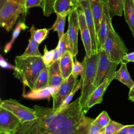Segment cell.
I'll return each mask as SVG.
<instances>
[{
	"label": "cell",
	"mask_w": 134,
	"mask_h": 134,
	"mask_svg": "<svg viewBox=\"0 0 134 134\" xmlns=\"http://www.w3.org/2000/svg\"><path fill=\"white\" fill-rule=\"evenodd\" d=\"M34 108L38 118L20 124L14 134H88L94 119L85 115L79 97L61 110L37 105Z\"/></svg>",
	"instance_id": "obj_1"
},
{
	"label": "cell",
	"mask_w": 134,
	"mask_h": 134,
	"mask_svg": "<svg viewBox=\"0 0 134 134\" xmlns=\"http://www.w3.org/2000/svg\"><path fill=\"white\" fill-rule=\"evenodd\" d=\"M15 63V77L23 83L24 89L28 86L30 90H33L39 74L46 66L42 57H24L18 55L16 57Z\"/></svg>",
	"instance_id": "obj_2"
},
{
	"label": "cell",
	"mask_w": 134,
	"mask_h": 134,
	"mask_svg": "<svg viewBox=\"0 0 134 134\" xmlns=\"http://www.w3.org/2000/svg\"><path fill=\"white\" fill-rule=\"evenodd\" d=\"M99 52L92 54L90 57L85 55L83 61L84 65V70L83 75L81 77L82 79V85L81 95L79 97L80 103L83 110L90 97L96 88L94 85V82L96 78Z\"/></svg>",
	"instance_id": "obj_3"
},
{
	"label": "cell",
	"mask_w": 134,
	"mask_h": 134,
	"mask_svg": "<svg viewBox=\"0 0 134 134\" xmlns=\"http://www.w3.org/2000/svg\"><path fill=\"white\" fill-rule=\"evenodd\" d=\"M103 50L110 61L119 63L128 53L127 48L114 28L109 31L103 44Z\"/></svg>",
	"instance_id": "obj_4"
},
{
	"label": "cell",
	"mask_w": 134,
	"mask_h": 134,
	"mask_svg": "<svg viewBox=\"0 0 134 134\" xmlns=\"http://www.w3.org/2000/svg\"><path fill=\"white\" fill-rule=\"evenodd\" d=\"M27 12L24 5L8 1L0 9V26L9 32L20 15L25 14Z\"/></svg>",
	"instance_id": "obj_5"
},
{
	"label": "cell",
	"mask_w": 134,
	"mask_h": 134,
	"mask_svg": "<svg viewBox=\"0 0 134 134\" xmlns=\"http://www.w3.org/2000/svg\"><path fill=\"white\" fill-rule=\"evenodd\" d=\"M119 64L118 62L110 61L104 50L100 51L94 82L95 87H98L106 80L111 82L114 79L116 69Z\"/></svg>",
	"instance_id": "obj_6"
},
{
	"label": "cell",
	"mask_w": 134,
	"mask_h": 134,
	"mask_svg": "<svg viewBox=\"0 0 134 134\" xmlns=\"http://www.w3.org/2000/svg\"><path fill=\"white\" fill-rule=\"evenodd\" d=\"M0 106L10 111L20 120V124L32 121L38 118L35 109L30 108L13 99H1Z\"/></svg>",
	"instance_id": "obj_7"
},
{
	"label": "cell",
	"mask_w": 134,
	"mask_h": 134,
	"mask_svg": "<svg viewBox=\"0 0 134 134\" xmlns=\"http://www.w3.org/2000/svg\"><path fill=\"white\" fill-rule=\"evenodd\" d=\"M68 29L66 31L69 42V50L73 57H76L78 53L77 38L80 29L79 13L77 10H74L68 15Z\"/></svg>",
	"instance_id": "obj_8"
},
{
	"label": "cell",
	"mask_w": 134,
	"mask_h": 134,
	"mask_svg": "<svg viewBox=\"0 0 134 134\" xmlns=\"http://www.w3.org/2000/svg\"><path fill=\"white\" fill-rule=\"evenodd\" d=\"M80 6L84 11L87 26L90 32L92 40L93 54L97 53L102 49L98 41L97 32L91 13L89 0H83L81 1Z\"/></svg>",
	"instance_id": "obj_9"
},
{
	"label": "cell",
	"mask_w": 134,
	"mask_h": 134,
	"mask_svg": "<svg viewBox=\"0 0 134 134\" xmlns=\"http://www.w3.org/2000/svg\"><path fill=\"white\" fill-rule=\"evenodd\" d=\"M77 84V77L71 74L64 80L57 92L52 95L53 108H58L61 105L67 96L73 90Z\"/></svg>",
	"instance_id": "obj_10"
},
{
	"label": "cell",
	"mask_w": 134,
	"mask_h": 134,
	"mask_svg": "<svg viewBox=\"0 0 134 134\" xmlns=\"http://www.w3.org/2000/svg\"><path fill=\"white\" fill-rule=\"evenodd\" d=\"M77 11L79 13L80 30L81 32V39L86 52L85 55L88 57H90L93 54L92 40L90 32L87 26L84 11L81 6H80L79 8L77 9Z\"/></svg>",
	"instance_id": "obj_11"
},
{
	"label": "cell",
	"mask_w": 134,
	"mask_h": 134,
	"mask_svg": "<svg viewBox=\"0 0 134 134\" xmlns=\"http://www.w3.org/2000/svg\"><path fill=\"white\" fill-rule=\"evenodd\" d=\"M20 124L19 119L14 114L0 106V130L14 134Z\"/></svg>",
	"instance_id": "obj_12"
},
{
	"label": "cell",
	"mask_w": 134,
	"mask_h": 134,
	"mask_svg": "<svg viewBox=\"0 0 134 134\" xmlns=\"http://www.w3.org/2000/svg\"><path fill=\"white\" fill-rule=\"evenodd\" d=\"M103 2V15L99 29L97 32L98 41L103 50L105 40L109 32L113 28L111 24V18L110 16L107 0H102Z\"/></svg>",
	"instance_id": "obj_13"
},
{
	"label": "cell",
	"mask_w": 134,
	"mask_h": 134,
	"mask_svg": "<svg viewBox=\"0 0 134 134\" xmlns=\"http://www.w3.org/2000/svg\"><path fill=\"white\" fill-rule=\"evenodd\" d=\"M110 83L111 82L109 80H106L96 87L90 97L83 109V111L85 114L92 107L96 104L102 103L104 93Z\"/></svg>",
	"instance_id": "obj_14"
},
{
	"label": "cell",
	"mask_w": 134,
	"mask_h": 134,
	"mask_svg": "<svg viewBox=\"0 0 134 134\" xmlns=\"http://www.w3.org/2000/svg\"><path fill=\"white\" fill-rule=\"evenodd\" d=\"M79 0H56L54 6V13L67 16L71 12L77 10L80 6Z\"/></svg>",
	"instance_id": "obj_15"
},
{
	"label": "cell",
	"mask_w": 134,
	"mask_h": 134,
	"mask_svg": "<svg viewBox=\"0 0 134 134\" xmlns=\"http://www.w3.org/2000/svg\"><path fill=\"white\" fill-rule=\"evenodd\" d=\"M49 78V86L58 89L63 81L61 74L59 60H57L48 66Z\"/></svg>",
	"instance_id": "obj_16"
},
{
	"label": "cell",
	"mask_w": 134,
	"mask_h": 134,
	"mask_svg": "<svg viewBox=\"0 0 134 134\" xmlns=\"http://www.w3.org/2000/svg\"><path fill=\"white\" fill-rule=\"evenodd\" d=\"M59 60L61 74L64 80L72 74L74 64L73 56L68 51L60 58Z\"/></svg>",
	"instance_id": "obj_17"
},
{
	"label": "cell",
	"mask_w": 134,
	"mask_h": 134,
	"mask_svg": "<svg viewBox=\"0 0 134 134\" xmlns=\"http://www.w3.org/2000/svg\"><path fill=\"white\" fill-rule=\"evenodd\" d=\"M89 1L91 13L97 32L103 15V2L102 0H89Z\"/></svg>",
	"instance_id": "obj_18"
},
{
	"label": "cell",
	"mask_w": 134,
	"mask_h": 134,
	"mask_svg": "<svg viewBox=\"0 0 134 134\" xmlns=\"http://www.w3.org/2000/svg\"><path fill=\"white\" fill-rule=\"evenodd\" d=\"M58 89L52 86H48L45 88L37 90H31V91L27 94H23V96L24 98L30 99H40L49 98L57 92Z\"/></svg>",
	"instance_id": "obj_19"
},
{
	"label": "cell",
	"mask_w": 134,
	"mask_h": 134,
	"mask_svg": "<svg viewBox=\"0 0 134 134\" xmlns=\"http://www.w3.org/2000/svg\"><path fill=\"white\" fill-rule=\"evenodd\" d=\"M120 63V66L118 70L116 71L114 79L120 81L130 89L134 85V82L127 70V63L122 61Z\"/></svg>",
	"instance_id": "obj_20"
},
{
	"label": "cell",
	"mask_w": 134,
	"mask_h": 134,
	"mask_svg": "<svg viewBox=\"0 0 134 134\" xmlns=\"http://www.w3.org/2000/svg\"><path fill=\"white\" fill-rule=\"evenodd\" d=\"M124 13L125 19L134 37V3L132 0H125Z\"/></svg>",
	"instance_id": "obj_21"
},
{
	"label": "cell",
	"mask_w": 134,
	"mask_h": 134,
	"mask_svg": "<svg viewBox=\"0 0 134 134\" xmlns=\"http://www.w3.org/2000/svg\"><path fill=\"white\" fill-rule=\"evenodd\" d=\"M110 16H121L124 9L125 0H107Z\"/></svg>",
	"instance_id": "obj_22"
},
{
	"label": "cell",
	"mask_w": 134,
	"mask_h": 134,
	"mask_svg": "<svg viewBox=\"0 0 134 134\" xmlns=\"http://www.w3.org/2000/svg\"><path fill=\"white\" fill-rule=\"evenodd\" d=\"M39 43L34 39L33 36L30 35L28 46L24 52L20 55L24 57H42V55L39 50Z\"/></svg>",
	"instance_id": "obj_23"
},
{
	"label": "cell",
	"mask_w": 134,
	"mask_h": 134,
	"mask_svg": "<svg viewBox=\"0 0 134 134\" xmlns=\"http://www.w3.org/2000/svg\"><path fill=\"white\" fill-rule=\"evenodd\" d=\"M27 28H28V27L26 26L24 21H19L17 23V25H16L13 31L10 40L5 44V46L4 49L5 53H7L11 49L14 42L15 41L16 39L18 37L20 33L21 32V31L25 30Z\"/></svg>",
	"instance_id": "obj_24"
},
{
	"label": "cell",
	"mask_w": 134,
	"mask_h": 134,
	"mask_svg": "<svg viewBox=\"0 0 134 134\" xmlns=\"http://www.w3.org/2000/svg\"><path fill=\"white\" fill-rule=\"evenodd\" d=\"M48 86H49V78L48 68L46 66L39 74L35 83L33 90H37Z\"/></svg>",
	"instance_id": "obj_25"
},
{
	"label": "cell",
	"mask_w": 134,
	"mask_h": 134,
	"mask_svg": "<svg viewBox=\"0 0 134 134\" xmlns=\"http://www.w3.org/2000/svg\"><path fill=\"white\" fill-rule=\"evenodd\" d=\"M56 20L49 29L50 30H53V31H57L59 39H60L64 34V29L66 16H63L60 14H56Z\"/></svg>",
	"instance_id": "obj_26"
},
{
	"label": "cell",
	"mask_w": 134,
	"mask_h": 134,
	"mask_svg": "<svg viewBox=\"0 0 134 134\" xmlns=\"http://www.w3.org/2000/svg\"><path fill=\"white\" fill-rule=\"evenodd\" d=\"M49 31L50 29H48L47 28L36 29L34 25L31 26V28L29 30L30 35L33 36L34 39L39 44L47 38L49 33Z\"/></svg>",
	"instance_id": "obj_27"
},
{
	"label": "cell",
	"mask_w": 134,
	"mask_h": 134,
	"mask_svg": "<svg viewBox=\"0 0 134 134\" xmlns=\"http://www.w3.org/2000/svg\"><path fill=\"white\" fill-rule=\"evenodd\" d=\"M82 79L81 78V79L79 81H78V82L77 83V84H76L75 87H74V88L73 89V90L67 96V97L63 100V102H62L61 105L60 106V107L56 109H57L58 110H62L63 109L65 108L70 103H71L70 102L72 100L73 97L74 96V95H75L76 92L80 88L82 87Z\"/></svg>",
	"instance_id": "obj_28"
},
{
	"label": "cell",
	"mask_w": 134,
	"mask_h": 134,
	"mask_svg": "<svg viewBox=\"0 0 134 134\" xmlns=\"http://www.w3.org/2000/svg\"><path fill=\"white\" fill-rule=\"evenodd\" d=\"M55 1L56 0H42L40 7L44 16L48 17L54 13L53 6Z\"/></svg>",
	"instance_id": "obj_29"
},
{
	"label": "cell",
	"mask_w": 134,
	"mask_h": 134,
	"mask_svg": "<svg viewBox=\"0 0 134 134\" xmlns=\"http://www.w3.org/2000/svg\"><path fill=\"white\" fill-rule=\"evenodd\" d=\"M124 126L111 119L108 124L104 127V134H116Z\"/></svg>",
	"instance_id": "obj_30"
},
{
	"label": "cell",
	"mask_w": 134,
	"mask_h": 134,
	"mask_svg": "<svg viewBox=\"0 0 134 134\" xmlns=\"http://www.w3.org/2000/svg\"><path fill=\"white\" fill-rule=\"evenodd\" d=\"M59 48L60 57L63 55L69 50V42L68 39V34L66 32L61 39H59L57 46Z\"/></svg>",
	"instance_id": "obj_31"
},
{
	"label": "cell",
	"mask_w": 134,
	"mask_h": 134,
	"mask_svg": "<svg viewBox=\"0 0 134 134\" xmlns=\"http://www.w3.org/2000/svg\"><path fill=\"white\" fill-rule=\"evenodd\" d=\"M110 120L111 119L106 111H103L95 119H94V121L101 128L106 127Z\"/></svg>",
	"instance_id": "obj_32"
},
{
	"label": "cell",
	"mask_w": 134,
	"mask_h": 134,
	"mask_svg": "<svg viewBox=\"0 0 134 134\" xmlns=\"http://www.w3.org/2000/svg\"><path fill=\"white\" fill-rule=\"evenodd\" d=\"M43 61L46 66H48L53 63V49L49 50L47 46H44L43 49V54L42 56Z\"/></svg>",
	"instance_id": "obj_33"
},
{
	"label": "cell",
	"mask_w": 134,
	"mask_h": 134,
	"mask_svg": "<svg viewBox=\"0 0 134 134\" xmlns=\"http://www.w3.org/2000/svg\"><path fill=\"white\" fill-rule=\"evenodd\" d=\"M84 70V65L83 62H80L75 57V60L74 61L72 74L75 77H77V76L79 75H80L81 77L83 74Z\"/></svg>",
	"instance_id": "obj_34"
},
{
	"label": "cell",
	"mask_w": 134,
	"mask_h": 134,
	"mask_svg": "<svg viewBox=\"0 0 134 134\" xmlns=\"http://www.w3.org/2000/svg\"><path fill=\"white\" fill-rule=\"evenodd\" d=\"M88 134H104V127H99L94 119L89 128Z\"/></svg>",
	"instance_id": "obj_35"
},
{
	"label": "cell",
	"mask_w": 134,
	"mask_h": 134,
	"mask_svg": "<svg viewBox=\"0 0 134 134\" xmlns=\"http://www.w3.org/2000/svg\"><path fill=\"white\" fill-rule=\"evenodd\" d=\"M42 0H25V7L28 9L34 7H40Z\"/></svg>",
	"instance_id": "obj_36"
},
{
	"label": "cell",
	"mask_w": 134,
	"mask_h": 134,
	"mask_svg": "<svg viewBox=\"0 0 134 134\" xmlns=\"http://www.w3.org/2000/svg\"><path fill=\"white\" fill-rule=\"evenodd\" d=\"M116 134H134V125H125Z\"/></svg>",
	"instance_id": "obj_37"
},
{
	"label": "cell",
	"mask_w": 134,
	"mask_h": 134,
	"mask_svg": "<svg viewBox=\"0 0 134 134\" xmlns=\"http://www.w3.org/2000/svg\"><path fill=\"white\" fill-rule=\"evenodd\" d=\"M0 65L3 69H9L14 70V71L16 68L15 65L14 66L7 62L1 54L0 55Z\"/></svg>",
	"instance_id": "obj_38"
},
{
	"label": "cell",
	"mask_w": 134,
	"mask_h": 134,
	"mask_svg": "<svg viewBox=\"0 0 134 134\" xmlns=\"http://www.w3.org/2000/svg\"><path fill=\"white\" fill-rule=\"evenodd\" d=\"M123 61L134 62V52L128 53L123 58Z\"/></svg>",
	"instance_id": "obj_39"
},
{
	"label": "cell",
	"mask_w": 134,
	"mask_h": 134,
	"mask_svg": "<svg viewBox=\"0 0 134 134\" xmlns=\"http://www.w3.org/2000/svg\"><path fill=\"white\" fill-rule=\"evenodd\" d=\"M60 58L59 50L58 46L53 49V62L58 60Z\"/></svg>",
	"instance_id": "obj_40"
},
{
	"label": "cell",
	"mask_w": 134,
	"mask_h": 134,
	"mask_svg": "<svg viewBox=\"0 0 134 134\" xmlns=\"http://www.w3.org/2000/svg\"><path fill=\"white\" fill-rule=\"evenodd\" d=\"M128 99L130 100L134 99V85L130 89V91L129 92V98Z\"/></svg>",
	"instance_id": "obj_41"
},
{
	"label": "cell",
	"mask_w": 134,
	"mask_h": 134,
	"mask_svg": "<svg viewBox=\"0 0 134 134\" xmlns=\"http://www.w3.org/2000/svg\"><path fill=\"white\" fill-rule=\"evenodd\" d=\"M8 1L16 3L19 4H21L22 5H24L25 6V0H8Z\"/></svg>",
	"instance_id": "obj_42"
},
{
	"label": "cell",
	"mask_w": 134,
	"mask_h": 134,
	"mask_svg": "<svg viewBox=\"0 0 134 134\" xmlns=\"http://www.w3.org/2000/svg\"><path fill=\"white\" fill-rule=\"evenodd\" d=\"M0 134H13V133H11V132H7V131L0 130Z\"/></svg>",
	"instance_id": "obj_43"
},
{
	"label": "cell",
	"mask_w": 134,
	"mask_h": 134,
	"mask_svg": "<svg viewBox=\"0 0 134 134\" xmlns=\"http://www.w3.org/2000/svg\"><path fill=\"white\" fill-rule=\"evenodd\" d=\"M131 101H132V102H134V99H132V100H131Z\"/></svg>",
	"instance_id": "obj_44"
},
{
	"label": "cell",
	"mask_w": 134,
	"mask_h": 134,
	"mask_svg": "<svg viewBox=\"0 0 134 134\" xmlns=\"http://www.w3.org/2000/svg\"><path fill=\"white\" fill-rule=\"evenodd\" d=\"M79 1L81 2V1H83V0H79Z\"/></svg>",
	"instance_id": "obj_45"
},
{
	"label": "cell",
	"mask_w": 134,
	"mask_h": 134,
	"mask_svg": "<svg viewBox=\"0 0 134 134\" xmlns=\"http://www.w3.org/2000/svg\"><path fill=\"white\" fill-rule=\"evenodd\" d=\"M133 1V3H134V0H132Z\"/></svg>",
	"instance_id": "obj_46"
}]
</instances>
